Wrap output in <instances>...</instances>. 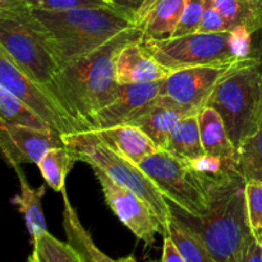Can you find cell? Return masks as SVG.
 <instances>
[{
	"label": "cell",
	"instance_id": "obj_37",
	"mask_svg": "<svg viewBox=\"0 0 262 262\" xmlns=\"http://www.w3.org/2000/svg\"><path fill=\"white\" fill-rule=\"evenodd\" d=\"M119 262H137L136 261V258L133 257V256H128V257H124V258H119L118 260Z\"/></svg>",
	"mask_w": 262,
	"mask_h": 262
},
{
	"label": "cell",
	"instance_id": "obj_25",
	"mask_svg": "<svg viewBox=\"0 0 262 262\" xmlns=\"http://www.w3.org/2000/svg\"><path fill=\"white\" fill-rule=\"evenodd\" d=\"M0 122L41 130H54L42 118L4 87H0Z\"/></svg>",
	"mask_w": 262,
	"mask_h": 262
},
{
	"label": "cell",
	"instance_id": "obj_3",
	"mask_svg": "<svg viewBox=\"0 0 262 262\" xmlns=\"http://www.w3.org/2000/svg\"><path fill=\"white\" fill-rule=\"evenodd\" d=\"M245 186L242 174L210 184L209 212L201 219L182 217L216 262H241L246 246L255 238L248 220Z\"/></svg>",
	"mask_w": 262,
	"mask_h": 262
},
{
	"label": "cell",
	"instance_id": "obj_8",
	"mask_svg": "<svg viewBox=\"0 0 262 262\" xmlns=\"http://www.w3.org/2000/svg\"><path fill=\"white\" fill-rule=\"evenodd\" d=\"M143 49L170 72L209 66L235 59L230 31L219 33H191L168 40L141 38Z\"/></svg>",
	"mask_w": 262,
	"mask_h": 262
},
{
	"label": "cell",
	"instance_id": "obj_40",
	"mask_svg": "<svg viewBox=\"0 0 262 262\" xmlns=\"http://www.w3.org/2000/svg\"><path fill=\"white\" fill-rule=\"evenodd\" d=\"M27 262H32V261H31V260H30V258H28V261H27Z\"/></svg>",
	"mask_w": 262,
	"mask_h": 262
},
{
	"label": "cell",
	"instance_id": "obj_13",
	"mask_svg": "<svg viewBox=\"0 0 262 262\" xmlns=\"http://www.w3.org/2000/svg\"><path fill=\"white\" fill-rule=\"evenodd\" d=\"M160 96L161 82L123 84L117 99L94 115L91 119V129L129 124L146 106Z\"/></svg>",
	"mask_w": 262,
	"mask_h": 262
},
{
	"label": "cell",
	"instance_id": "obj_33",
	"mask_svg": "<svg viewBox=\"0 0 262 262\" xmlns=\"http://www.w3.org/2000/svg\"><path fill=\"white\" fill-rule=\"evenodd\" d=\"M163 262H186L184 261L183 256L177 248L176 243L173 242L169 235L164 237V245H163Z\"/></svg>",
	"mask_w": 262,
	"mask_h": 262
},
{
	"label": "cell",
	"instance_id": "obj_12",
	"mask_svg": "<svg viewBox=\"0 0 262 262\" xmlns=\"http://www.w3.org/2000/svg\"><path fill=\"white\" fill-rule=\"evenodd\" d=\"M63 145L60 135L54 130L10 125L0 122V147L10 166L36 164L50 148Z\"/></svg>",
	"mask_w": 262,
	"mask_h": 262
},
{
	"label": "cell",
	"instance_id": "obj_24",
	"mask_svg": "<svg viewBox=\"0 0 262 262\" xmlns=\"http://www.w3.org/2000/svg\"><path fill=\"white\" fill-rule=\"evenodd\" d=\"M76 158L64 145L50 148L37 166L46 184L56 192L66 189V179L76 163Z\"/></svg>",
	"mask_w": 262,
	"mask_h": 262
},
{
	"label": "cell",
	"instance_id": "obj_22",
	"mask_svg": "<svg viewBox=\"0 0 262 262\" xmlns=\"http://www.w3.org/2000/svg\"><path fill=\"white\" fill-rule=\"evenodd\" d=\"M229 30L245 28L256 33L262 28V0H212Z\"/></svg>",
	"mask_w": 262,
	"mask_h": 262
},
{
	"label": "cell",
	"instance_id": "obj_39",
	"mask_svg": "<svg viewBox=\"0 0 262 262\" xmlns=\"http://www.w3.org/2000/svg\"><path fill=\"white\" fill-rule=\"evenodd\" d=\"M150 262H163V261H150Z\"/></svg>",
	"mask_w": 262,
	"mask_h": 262
},
{
	"label": "cell",
	"instance_id": "obj_21",
	"mask_svg": "<svg viewBox=\"0 0 262 262\" xmlns=\"http://www.w3.org/2000/svg\"><path fill=\"white\" fill-rule=\"evenodd\" d=\"M13 169L15 170V174L19 179L20 187V193L15 199V202L19 205V210L25 216L26 227H27L31 237H32V241L38 239L48 233L45 216H43L42 211V204H41L42 189H33L28 184L27 179H26L22 169H20V165L13 166Z\"/></svg>",
	"mask_w": 262,
	"mask_h": 262
},
{
	"label": "cell",
	"instance_id": "obj_35",
	"mask_svg": "<svg viewBox=\"0 0 262 262\" xmlns=\"http://www.w3.org/2000/svg\"><path fill=\"white\" fill-rule=\"evenodd\" d=\"M256 60V64L258 67V71H260L262 76V28L260 31H257L256 33H253V43H252V51H251V55Z\"/></svg>",
	"mask_w": 262,
	"mask_h": 262
},
{
	"label": "cell",
	"instance_id": "obj_18",
	"mask_svg": "<svg viewBox=\"0 0 262 262\" xmlns=\"http://www.w3.org/2000/svg\"><path fill=\"white\" fill-rule=\"evenodd\" d=\"M197 117L205 155L220 159H237V148L230 141L219 113L212 107L205 106Z\"/></svg>",
	"mask_w": 262,
	"mask_h": 262
},
{
	"label": "cell",
	"instance_id": "obj_1",
	"mask_svg": "<svg viewBox=\"0 0 262 262\" xmlns=\"http://www.w3.org/2000/svg\"><path fill=\"white\" fill-rule=\"evenodd\" d=\"M142 36L140 27L123 31L94 53L63 67L48 86L64 109L86 130L91 129L94 115L119 95L120 84L115 79L118 51Z\"/></svg>",
	"mask_w": 262,
	"mask_h": 262
},
{
	"label": "cell",
	"instance_id": "obj_5",
	"mask_svg": "<svg viewBox=\"0 0 262 262\" xmlns=\"http://www.w3.org/2000/svg\"><path fill=\"white\" fill-rule=\"evenodd\" d=\"M0 49L40 84L49 86L61 68L45 27L28 8L0 12Z\"/></svg>",
	"mask_w": 262,
	"mask_h": 262
},
{
	"label": "cell",
	"instance_id": "obj_20",
	"mask_svg": "<svg viewBox=\"0 0 262 262\" xmlns=\"http://www.w3.org/2000/svg\"><path fill=\"white\" fill-rule=\"evenodd\" d=\"M199 114L182 119L171 130L164 151L187 161H193L205 155L200 135Z\"/></svg>",
	"mask_w": 262,
	"mask_h": 262
},
{
	"label": "cell",
	"instance_id": "obj_27",
	"mask_svg": "<svg viewBox=\"0 0 262 262\" xmlns=\"http://www.w3.org/2000/svg\"><path fill=\"white\" fill-rule=\"evenodd\" d=\"M237 164L246 182H262V124L237 148Z\"/></svg>",
	"mask_w": 262,
	"mask_h": 262
},
{
	"label": "cell",
	"instance_id": "obj_32",
	"mask_svg": "<svg viewBox=\"0 0 262 262\" xmlns=\"http://www.w3.org/2000/svg\"><path fill=\"white\" fill-rule=\"evenodd\" d=\"M158 0H112L113 5L123 12L128 13L136 23L141 22Z\"/></svg>",
	"mask_w": 262,
	"mask_h": 262
},
{
	"label": "cell",
	"instance_id": "obj_2",
	"mask_svg": "<svg viewBox=\"0 0 262 262\" xmlns=\"http://www.w3.org/2000/svg\"><path fill=\"white\" fill-rule=\"evenodd\" d=\"M32 13L45 27L61 68L94 53L123 31L138 27L128 13L114 5Z\"/></svg>",
	"mask_w": 262,
	"mask_h": 262
},
{
	"label": "cell",
	"instance_id": "obj_9",
	"mask_svg": "<svg viewBox=\"0 0 262 262\" xmlns=\"http://www.w3.org/2000/svg\"><path fill=\"white\" fill-rule=\"evenodd\" d=\"M0 87H4L5 90L15 95L60 136L86 130L64 109L63 105L48 89V86L37 83L26 76L2 49Z\"/></svg>",
	"mask_w": 262,
	"mask_h": 262
},
{
	"label": "cell",
	"instance_id": "obj_29",
	"mask_svg": "<svg viewBox=\"0 0 262 262\" xmlns=\"http://www.w3.org/2000/svg\"><path fill=\"white\" fill-rule=\"evenodd\" d=\"M26 4L31 10H49V12H61V10L82 9V8H102L112 5L106 0H27Z\"/></svg>",
	"mask_w": 262,
	"mask_h": 262
},
{
	"label": "cell",
	"instance_id": "obj_38",
	"mask_svg": "<svg viewBox=\"0 0 262 262\" xmlns=\"http://www.w3.org/2000/svg\"><path fill=\"white\" fill-rule=\"evenodd\" d=\"M106 2H107V3H110V4H112V5H113V3H112V0H106Z\"/></svg>",
	"mask_w": 262,
	"mask_h": 262
},
{
	"label": "cell",
	"instance_id": "obj_10",
	"mask_svg": "<svg viewBox=\"0 0 262 262\" xmlns=\"http://www.w3.org/2000/svg\"><path fill=\"white\" fill-rule=\"evenodd\" d=\"M251 60L252 56L235 58L222 63L171 72L168 78L161 81V96L169 97L182 106L200 113L206 106L207 100L219 83Z\"/></svg>",
	"mask_w": 262,
	"mask_h": 262
},
{
	"label": "cell",
	"instance_id": "obj_7",
	"mask_svg": "<svg viewBox=\"0 0 262 262\" xmlns=\"http://www.w3.org/2000/svg\"><path fill=\"white\" fill-rule=\"evenodd\" d=\"M138 166L187 217L201 219L209 212L210 194L191 161L159 150Z\"/></svg>",
	"mask_w": 262,
	"mask_h": 262
},
{
	"label": "cell",
	"instance_id": "obj_28",
	"mask_svg": "<svg viewBox=\"0 0 262 262\" xmlns=\"http://www.w3.org/2000/svg\"><path fill=\"white\" fill-rule=\"evenodd\" d=\"M245 189L251 232L262 245V182L247 181Z\"/></svg>",
	"mask_w": 262,
	"mask_h": 262
},
{
	"label": "cell",
	"instance_id": "obj_16",
	"mask_svg": "<svg viewBox=\"0 0 262 262\" xmlns=\"http://www.w3.org/2000/svg\"><path fill=\"white\" fill-rule=\"evenodd\" d=\"M95 130L110 147L136 165H140L142 161L160 150L137 125L122 124Z\"/></svg>",
	"mask_w": 262,
	"mask_h": 262
},
{
	"label": "cell",
	"instance_id": "obj_6",
	"mask_svg": "<svg viewBox=\"0 0 262 262\" xmlns=\"http://www.w3.org/2000/svg\"><path fill=\"white\" fill-rule=\"evenodd\" d=\"M206 106L219 113L235 148L255 135L262 124V76L255 59L219 83Z\"/></svg>",
	"mask_w": 262,
	"mask_h": 262
},
{
	"label": "cell",
	"instance_id": "obj_36",
	"mask_svg": "<svg viewBox=\"0 0 262 262\" xmlns=\"http://www.w3.org/2000/svg\"><path fill=\"white\" fill-rule=\"evenodd\" d=\"M27 0H0V12H9V10L27 8Z\"/></svg>",
	"mask_w": 262,
	"mask_h": 262
},
{
	"label": "cell",
	"instance_id": "obj_34",
	"mask_svg": "<svg viewBox=\"0 0 262 262\" xmlns=\"http://www.w3.org/2000/svg\"><path fill=\"white\" fill-rule=\"evenodd\" d=\"M241 262H262V245L255 238H252L246 246Z\"/></svg>",
	"mask_w": 262,
	"mask_h": 262
},
{
	"label": "cell",
	"instance_id": "obj_14",
	"mask_svg": "<svg viewBox=\"0 0 262 262\" xmlns=\"http://www.w3.org/2000/svg\"><path fill=\"white\" fill-rule=\"evenodd\" d=\"M170 74L143 49L141 38L128 42L115 56V79L120 86L161 82Z\"/></svg>",
	"mask_w": 262,
	"mask_h": 262
},
{
	"label": "cell",
	"instance_id": "obj_23",
	"mask_svg": "<svg viewBox=\"0 0 262 262\" xmlns=\"http://www.w3.org/2000/svg\"><path fill=\"white\" fill-rule=\"evenodd\" d=\"M168 235L176 243L186 262H216L197 233L174 212Z\"/></svg>",
	"mask_w": 262,
	"mask_h": 262
},
{
	"label": "cell",
	"instance_id": "obj_19",
	"mask_svg": "<svg viewBox=\"0 0 262 262\" xmlns=\"http://www.w3.org/2000/svg\"><path fill=\"white\" fill-rule=\"evenodd\" d=\"M63 193L64 210H63V227L67 235V242L73 246L81 255L83 262H119L110 258L106 253L102 252L94 239L87 232L86 228L82 225L76 210L72 206L68 199L66 189L61 191Z\"/></svg>",
	"mask_w": 262,
	"mask_h": 262
},
{
	"label": "cell",
	"instance_id": "obj_11",
	"mask_svg": "<svg viewBox=\"0 0 262 262\" xmlns=\"http://www.w3.org/2000/svg\"><path fill=\"white\" fill-rule=\"evenodd\" d=\"M92 170L101 187L107 206L118 219L146 246H152L156 234H161V228L148 205L132 191L112 181L101 170L96 168H92Z\"/></svg>",
	"mask_w": 262,
	"mask_h": 262
},
{
	"label": "cell",
	"instance_id": "obj_17",
	"mask_svg": "<svg viewBox=\"0 0 262 262\" xmlns=\"http://www.w3.org/2000/svg\"><path fill=\"white\" fill-rule=\"evenodd\" d=\"M184 0H158L138 23L142 37L147 40H168L174 36L183 14Z\"/></svg>",
	"mask_w": 262,
	"mask_h": 262
},
{
	"label": "cell",
	"instance_id": "obj_26",
	"mask_svg": "<svg viewBox=\"0 0 262 262\" xmlns=\"http://www.w3.org/2000/svg\"><path fill=\"white\" fill-rule=\"evenodd\" d=\"M32 242L33 252L28 257L32 262H83L73 246L61 242L49 232Z\"/></svg>",
	"mask_w": 262,
	"mask_h": 262
},
{
	"label": "cell",
	"instance_id": "obj_15",
	"mask_svg": "<svg viewBox=\"0 0 262 262\" xmlns=\"http://www.w3.org/2000/svg\"><path fill=\"white\" fill-rule=\"evenodd\" d=\"M199 114L179 105L166 96H160L151 102L129 124L140 127L160 150L165 148L168 138L176 125L189 115Z\"/></svg>",
	"mask_w": 262,
	"mask_h": 262
},
{
	"label": "cell",
	"instance_id": "obj_4",
	"mask_svg": "<svg viewBox=\"0 0 262 262\" xmlns=\"http://www.w3.org/2000/svg\"><path fill=\"white\" fill-rule=\"evenodd\" d=\"M60 138L77 161H83L91 168L99 169L115 183L141 197L158 219L161 234L164 237L168 235L173 211L165 196L140 166L119 155L95 129L67 133Z\"/></svg>",
	"mask_w": 262,
	"mask_h": 262
},
{
	"label": "cell",
	"instance_id": "obj_30",
	"mask_svg": "<svg viewBox=\"0 0 262 262\" xmlns=\"http://www.w3.org/2000/svg\"><path fill=\"white\" fill-rule=\"evenodd\" d=\"M204 8L205 0H184L183 14L173 37H181V36L199 32Z\"/></svg>",
	"mask_w": 262,
	"mask_h": 262
},
{
	"label": "cell",
	"instance_id": "obj_31",
	"mask_svg": "<svg viewBox=\"0 0 262 262\" xmlns=\"http://www.w3.org/2000/svg\"><path fill=\"white\" fill-rule=\"evenodd\" d=\"M229 30L227 20L223 17L220 10L212 0H205L204 13H202V19L200 23L199 32L201 33H219L227 32Z\"/></svg>",
	"mask_w": 262,
	"mask_h": 262
}]
</instances>
